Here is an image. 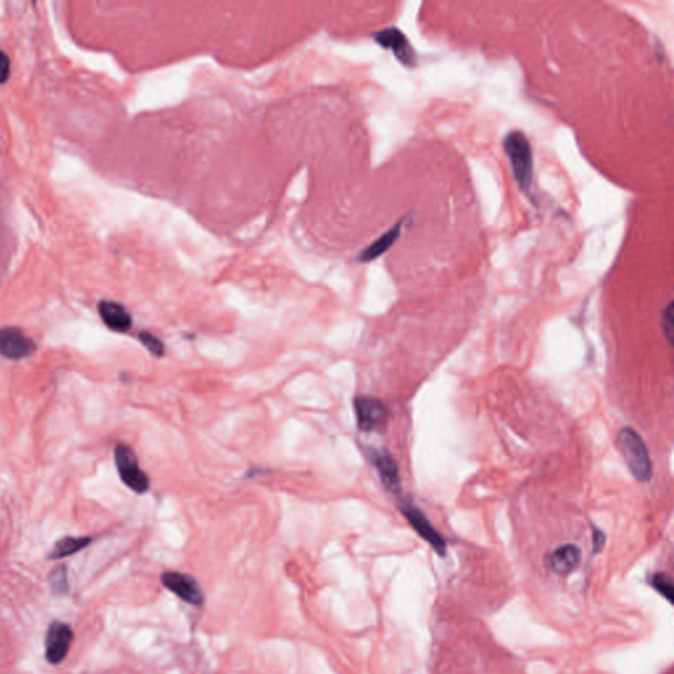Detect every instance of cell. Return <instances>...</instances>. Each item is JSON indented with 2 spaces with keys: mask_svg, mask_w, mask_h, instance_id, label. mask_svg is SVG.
I'll use <instances>...</instances> for the list:
<instances>
[{
  "mask_svg": "<svg viewBox=\"0 0 674 674\" xmlns=\"http://www.w3.org/2000/svg\"><path fill=\"white\" fill-rule=\"evenodd\" d=\"M369 457L377 469L378 476L385 489L398 495L400 492V477L397 461L386 450L377 449H370Z\"/></svg>",
  "mask_w": 674,
  "mask_h": 674,
  "instance_id": "cell-10",
  "label": "cell"
},
{
  "mask_svg": "<svg viewBox=\"0 0 674 674\" xmlns=\"http://www.w3.org/2000/svg\"><path fill=\"white\" fill-rule=\"evenodd\" d=\"M400 510L410 523V526L415 529V532L422 537L424 541H427L439 556H446V539L439 534V531L432 526L423 511L410 501H402L400 503Z\"/></svg>",
  "mask_w": 674,
  "mask_h": 674,
  "instance_id": "cell-4",
  "label": "cell"
},
{
  "mask_svg": "<svg viewBox=\"0 0 674 674\" xmlns=\"http://www.w3.org/2000/svg\"><path fill=\"white\" fill-rule=\"evenodd\" d=\"M74 632L69 624L56 620L50 623L45 635V659L52 665L62 663L69 653Z\"/></svg>",
  "mask_w": 674,
  "mask_h": 674,
  "instance_id": "cell-7",
  "label": "cell"
},
{
  "mask_svg": "<svg viewBox=\"0 0 674 674\" xmlns=\"http://www.w3.org/2000/svg\"><path fill=\"white\" fill-rule=\"evenodd\" d=\"M355 412L358 430L362 432H376L382 430L389 418L388 406L374 397H357Z\"/></svg>",
  "mask_w": 674,
  "mask_h": 674,
  "instance_id": "cell-5",
  "label": "cell"
},
{
  "mask_svg": "<svg viewBox=\"0 0 674 674\" xmlns=\"http://www.w3.org/2000/svg\"><path fill=\"white\" fill-rule=\"evenodd\" d=\"M504 153L511 163L519 189L529 194L534 183V152L529 140L522 131H511L503 140Z\"/></svg>",
  "mask_w": 674,
  "mask_h": 674,
  "instance_id": "cell-1",
  "label": "cell"
},
{
  "mask_svg": "<svg viewBox=\"0 0 674 674\" xmlns=\"http://www.w3.org/2000/svg\"><path fill=\"white\" fill-rule=\"evenodd\" d=\"M650 583L652 587L659 594L663 595L668 602H673V581L666 573H661V571L654 573L650 578Z\"/></svg>",
  "mask_w": 674,
  "mask_h": 674,
  "instance_id": "cell-15",
  "label": "cell"
},
{
  "mask_svg": "<svg viewBox=\"0 0 674 674\" xmlns=\"http://www.w3.org/2000/svg\"><path fill=\"white\" fill-rule=\"evenodd\" d=\"M547 569L560 576H566L578 568L581 562V549L574 544H564L552 550L544 559Z\"/></svg>",
  "mask_w": 674,
  "mask_h": 674,
  "instance_id": "cell-11",
  "label": "cell"
},
{
  "mask_svg": "<svg viewBox=\"0 0 674 674\" xmlns=\"http://www.w3.org/2000/svg\"><path fill=\"white\" fill-rule=\"evenodd\" d=\"M373 38L378 45L382 46L383 49H389L400 64L404 66L413 68L418 62L416 53L413 50L407 36L404 35L400 28L390 27L381 29L378 32L373 34Z\"/></svg>",
  "mask_w": 674,
  "mask_h": 674,
  "instance_id": "cell-6",
  "label": "cell"
},
{
  "mask_svg": "<svg viewBox=\"0 0 674 674\" xmlns=\"http://www.w3.org/2000/svg\"><path fill=\"white\" fill-rule=\"evenodd\" d=\"M606 537L605 534L598 529V528H593V550L594 553H598L603 549V545H605Z\"/></svg>",
  "mask_w": 674,
  "mask_h": 674,
  "instance_id": "cell-20",
  "label": "cell"
},
{
  "mask_svg": "<svg viewBox=\"0 0 674 674\" xmlns=\"http://www.w3.org/2000/svg\"><path fill=\"white\" fill-rule=\"evenodd\" d=\"M115 464L120 480L132 492L144 494L149 490L150 482L147 473L140 468L138 456L131 446L117 444L115 448Z\"/></svg>",
  "mask_w": 674,
  "mask_h": 674,
  "instance_id": "cell-3",
  "label": "cell"
},
{
  "mask_svg": "<svg viewBox=\"0 0 674 674\" xmlns=\"http://www.w3.org/2000/svg\"><path fill=\"white\" fill-rule=\"evenodd\" d=\"M403 226H404V219H400V220H398V223H395L383 235H381L377 240L373 241L372 244H369L366 248L360 251L357 260L360 263H372V261L377 260L378 257H381L382 254H385L400 239Z\"/></svg>",
  "mask_w": 674,
  "mask_h": 674,
  "instance_id": "cell-12",
  "label": "cell"
},
{
  "mask_svg": "<svg viewBox=\"0 0 674 674\" xmlns=\"http://www.w3.org/2000/svg\"><path fill=\"white\" fill-rule=\"evenodd\" d=\"M162 585L190 605H203L205 594L194 577L181 571H165L161 576Z\"/></svg>",
  "mask_w": 674,
  "mask_h": 674,
  "instance_id": "cell-9",
  "label": "cell"
},
{
  "mask_svg": "<svg viewBox=\"0 0 674 674\" xmlns=\"http://www.w3.org/2000/svg\"><path fill=\"white\" fill-rule=\"evenodd\" d=\"M92 543L91 536H66L59 539L54 547L49 552V560H61L73 555H77L82 549L89 547Z\"/></svg>",
  "mask_w": 674,
  "mask_h": 674,
  "instance_id": "cell-14",
  "label": "cell"
},
{
  "mask_svg": "<svg viewBox=\"0 0 674 674\" xmlns=\"http://www.w3.org/2000/svg\"><path fill=\"white\" fill-rule=\"evenodd\" d=\"M663 331L666 340L669 343H673L674 335V309L673 302L668 305V307L664 309L663 314Z\"/></svg>",
  "mask_w": 674,
  "mask_h": 674,
  "instance_id": "cell-18",
  "label": "cell"
},
{
  "mask_svg": "<svg viewBox=\"0 0 674 674\" xmlns=\"http://www.w3.org/2000/svg\"><path fill=\"white\" fill-rule=\"evenodd\" d=\"M50 585L54 593L64 594L69 589V578H68V569L65 565H61L50 573Z\"/></svg>",
  "mask_w": 674,
  "mask_h": 674,
  "instance_id": "cell-16",
  "label": "cell"
},
{
  "mask_svg": "<svg viewBox=\"0 0 674 674\" xmlns=\"http://www.w3.org/2000/svg\"><path fill=\"white\" fill-rule=\"evenodd\" d=\"M617 446L635 480L650 482L653 474L651 456L641 436L635 430L624 427L617 432Z\"/></svg>",
  "mask_w": 674,
  "mask_h": 674,
  "instance_id": "cell-2",
  "label": "cell"
},
{
  "mask_svg": "<svg viewBox=\"0 0 674 674\" xmlns=\"http://www.w3.org/2000/svg\"><path fill=\"white\" fill-rule=\"evenodd\" d=\"M37 349L35 340L17 327L0 328V355L19 361L34 355Z\"/></svg>",
  "mask_w": 674,
  "mask_h": 674,
  "instance_id": "cell-8",
  "label": "cell"
},
{
  "mask_svg": "<svg viewBox=\"0 0 674 674\" xmlns=\"http://www.w3.org/2000/svg\"><path fill=\"white\" fill-rule=\"evenodd\" d=\"M99 315L111 331L126 333L132 328V316L124 306L112 300H102L98 305Z\"/></svg>",
  "mask_w": 674,
  "mask_h": 674,
  "instance_id": "cell-13",
  "label": "cell"
},
{
  "mask_svg": "<svg viewBox=\"0 0 674 674\" xmlns=\"http://www.w3.org/2000/svg\"><path fill=\"white\" fill-rule=\"evenodd\" d=\"M10 73H11L10 58L0 50V83H4L10 78Z\"/></svg>",
  "mask_w": 674,
  "mask_h": 674,
  "instance_id": "cell-19",
  "label": "cell"
},
{
  "mask_svg": "<svg viewBox=\"0 0 674 674\" xmlns=\"http://www.w3.org/2000/svg\"><path fill=\"white\" fill-rule=\"evenodd\" d=\"M138 340L140 343L142 344L149 352L156 357H162L163 353H165V346H163V343L161 342L159 337H156L154 335L149 333V332H140L138 335Z\"/></svg>",
  "mask_w": 674,
  "mask_h": 674,
  "instance_id": "cell-17",
  "label": "cell"
}]
</instances>
